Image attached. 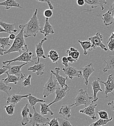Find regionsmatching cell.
I'll return each instance as SVG.
<instances>
[{
  "mask_svg": "<svg viewBox=\"0 0 114 126\" xmlns=\"http://www.w3.org/2000/svg\"><path fill=\"white\" fill-rule=\"evenodd\" d=\"M78 42L81 44V47H82L83 49V54L84 55H87L88 53V51H91L93 48V45L92 43L88 40L86 41H81L78 40Z\"/></svg>",
  "mask_w": 114,
  "mask_h": 126,
  "instance_id": "obj_26",
  "label": "cell"
},
{
  "mask_svg": "<svg viewBox=\"0 0 114 126\" xmlns=\"http://www.w3.org/2000/svg\"><path fill=\"white\" fill-rule=\"evenodd\" d=\"M16 25V23H7L4 22L2 21H0V25L4 29L8 32L9 34H11L12 33H15L17 32V30L15 29V26Z\"/></svg>",
  "mask_w": 114,
  "mask_h": 126,
  "instance_id": "obj_25",
  "label": "cell"
},
{
  "mask_svg": "<svg viewBox=\"0 0 114 126\" xmlns=\"http://www.w3.org/2000/svg\"><path fill=\"white\" fill-rule=\"evenodd\" d=\"M18 27L20 29V32L16 35V38L14 40L11 46L4 52V54H9L12 52H17L20 55L23 52L29 50L28 46L25 40L23 25H19Z\"/></svg>",
  "mask_w": 114,
  "mask_h": 126,
  "instance_id": "obj_1",
  "label": "cell"
},
{
  "mask_svg": "<svg viewBox=\"0 0 114 126\" xmlns=\"http://www.w3.org/2000/svg\"><path fill=\"white\" fill-rule=\"evenodd\" d=\"M40 125L39 124H36L35 126H40Z\"/></svg>",
  "mask_w": 114,
  "mask_h": 126,
  "instance_id": "obj_54",
  "label": "cell"
},
{
  "mask_svg": "<svg viewBox=\"0 0 114 126\" xmlns=\"http://www.w3.org/2000/svg\"><path fill=\"white\" fill-rule=\"evenodd\" d=\"M40 105L41 107L40 112L42 115H43L49 114V115L51 116L54 114V113L49 108V106H48V104H47L46 103H40Z\"/></svg>",
  "mask_w": 114,
  "mask_h": 126,
  "instance_id": "obj_31",
  "label": "cell"
},
{
  "mask_svg": "<svg viewBox=\"0 0 114 126\" xmlns=\"http://www.w3.org/2000/svg\"><path fill=\"white\" fill-rule=\"evenodd\" d=\"M113 119V117L112 116H111V117L109 118V119L105 120V119H102L100 118L97 121L92 123L90 125L88 126H103L106 125L108 122L112 121Z\"/></svg>",
  "mask_w": 114,
  "mask_h": 126,
  "instance_id": "obj_33",
  "label": "cell"
},
{
  "mask_svg": "<svg viewBox=\"0 0 114 126\" xmlns=\"http://www.w3.org/2000/svg\"><path fill=\"white\" fill-rule=\"evenodd\" d=\"M6 32V33H9V32H8L7 31H6L5 29H4L2 27H0V32L1 33V32Z\"/></svg>",
  "mask_w": 114,
  "mask_h": 126,
  "instance_id": "obj_52",
  "label": "cell"
},
{
  "mask_svg": "<svg viewBox=\"0 0 114 126\" xmlns=\"http://www.w3.org/2000/svg\"><path fill=\"white\" fill-rule=\"evenodd\" d=\"M57 119L59 123V126H72L68 119L64 118H58Z\"/></svg>",
  "mask_w": 114,
  "mask_h": 126,
  "instance_id": "obj_37",
  "label": "cell"
},
{
  "mask_svg": "<svg viewBox=\"0 0 114 126\" xmlns=\"http://www.w3.org/2000/svg\"><path fill=\"white\" fill-rule=\"evenodd\" d=\"M34 56L33 53L32 52L29 51V50L25 51L19 55V56L14 58V59L7 60L5 61L2 62L4 65H9L11 63L15 62H32L33 63V61L32 60V58Z\"/></svg>",
  "mask_w": 114,
  "mask_h": 126,
  "instance_id": "obj_6",
  "label": "cell"
},
{
  "mask_svg": "<svg viewBox=\"0 0 114 126\" xmlns=\"http://www.w3.org/2000/svg\"><path fill=\"white\" fill-rule=\"evenodd\" d=\"M68 60L67 59V58L65 56H64L62 59V64L65 65V67H67L69 66L68 65Z\"/></svg>",
  "mask_w": 114,
  "mask_h": 126,
  "instance_id": "obj_45",
  "label": "cell"
},
{
  "mask_svg": "<svg viewBox=\"0 0 114 126\" xmlns=\"http://www.w3.org/2000/svg\"><path fill=\"white\" fill-rule=\"evenodd\" d=\"M32 75L31 74H29L27 78H26L25 79L22 81L21 85L23 87L25 86H30L31 87V79L32 78Z\"/></svg>",
  "mask_w": 114,
  "mask_h": 126,
  "instance_id": "obj_38",
  "label": "cell"
},
{
  "mask_svg": "<svg viewBox=\"0 0 114 126\" xmlns=\"http://www.w3.org/2000/svg\"><path fill=\"white\" fill-rule=\"evenodd\" d=\"M35 64L32 66H30L28 68V71H31L33 73H36L38 76L42 75L44 73L45 65L43 63H39Z\"/></svg>",
  "mask_w": 114,
  "mask_h": 126,
  "instance_id": "obj_19",
  "label": "cell"
},
{
  "mask_svg": "<svg viewBox=\"0 0 114 126\" xmlns=\"http://www.w3.org/2000/svg\"><path fill=\"white\" fill-rule=\"evenodd\" d=\"M66 53L68 56L72 57L75 60L78 61L80 55L79 51L76 48L73 47L69 48L68 50H66Z\"/></svg>",
  "mask_w": 114,
  "mask_h": 126,
  "instance_id": "obj_30",
  "label": "cell"
},
{
  "mask_svg": "<svg viewBox=\"0 0 114 126\" xmlns=\"http://www.w3.org/2000/svg\"><path fill=\"white\" fill-rule=\"evenodd\" d=\"M47 57H49L53 63H55L56 64H57V62L60 58L58 52L54 49H51L49 51Z\"/></svg>",
  "mask_w": 114,
  "mask_h": 126,
  "instance_id": "obj_32",
  "label": "cell"
},
{
  "mask_svg": "<svg viewBox=\"0 0 114 126\" xmlns=\"http://www.w3.org/2000/svg\"><path fill=\"white\" fill-rule=\"evenodd\" d=\"M92 44L93 48L96 49V47H99L104 51H107L108 48L106 46L102 43L103 35L100 34L99 32H97V33L91 37H90L88 39Z\"/></svg>",
  "mask_w": 114,
  "mask_h": 126,
  "instance_id": "obj_7",
  "label": "cell"
},
{
  "mask_svg": "<svg viewBox=\"0 0 114 126\" xmlns=\"http://www.w3.org/2000/svg\"></svg>",
  "mask_w": 114,
  "mask_h": 126,
  "instance_id": "obj_57",
  "label": "cell"
},
{
  "mask_svg": "<svg viewBox=\"0 0 114 126\" xmlns=\"http://www.w3.org/2000/svg\"><path fill=\"white\" fill-rule=\"evenodd\" d=\"M0 47L4 48L6 46H11L10 43L9 37H0Z\"/></svg>",
  "mask_w": 114,
  "mask_h": 126,
  "instance_id": "obj_35",
  "label": "cell"
},
{
  "mask_svg": "<svg viewBox=\"0 0 114 126\" xmlns=\"http://www.w3.org/2000/svg\"><path fill=\"white\" fill-rule=\"evenodd\" d=\"M40 32L43 33L45 37H46L49 34L54 33L53 29L51 24L49 23V19L48 18H46L44 26L42 28H41Z\"/></svg>",
  "mask_w": 114,
  "mask_h": 126,
  "instance_id": "obj_21",
  "label": "cell"
},
{
  "mask_svg": "<svg viewBox=\"0 0 114 126\" xmlns=\"http://www.w3.org/2000/svg\"><path fill=\"white\" fill-rule=\"evenodd\" d=\"M60 68L59 67H56L54 71L51 70L50 71L51 73L55 76V79L58 82L60 86L62 88H64L65 87H67L68 85L66 84V81L68 79V77L65 78L59 74Z\"/></svg>",
  "mask_w": 114,
  "mask_h": 126,
  "instance_id": "obj_15",
  "label": "cell"
},
{
  "mask_svg": "<svg viewBox=\"0 0 114 126\" xmlns=\"http://www.w3.org/2000/svg\"><path fill=\"white\" fill-rule=\"evenodd\" d=\"M85 4L89 5L92 9L100 7L101 10L104 9V5L107 3V0H84Z\"/></svg>",
  "mask_w": 114,
  "mask_h": 126,
  "instance_id": "obj_16",
  "label": "cell"
},
{
  "mask_svg": "<svg viewBox=\"0 0 114 126\" xmlns=\"http://www.w3.org/2000/svg\"><path fill=\"white\" fill-rule=\"evenodd\" d=\"M65 74L70 79H72L74 77L81 78L82 76V72L81 70L78 69L77 68L69 66L67 67L62 68Z\"/></svg>",
  "mask_w": 114,
  "mask_h": 126,
  "instance_id": "obj_11",
  "label": "cell"
},
{
  "mask_svg": "<svg viewBox=\"0 0 114 126\" xmlns=\"http://www.w3.org/2000/svg\"><path fill=\"white\" fill-rule=\"evenodd\" d=\"M30 113V109L28 108V104H27L22 109L21 114L22 117V120L21 121V123L22 126H25L27 124H28L30 122L29 118H28V115Z\"/></svg>",
  "mask_w": 114,
  "mask_h": 126,
  "instance_id": "obj_23",
  "label": "cell"
},
{
  "mask_svg": "<svg viewBox=\"0 0 114 126\" xmlns=\"http://www.w3.org/2000/svg\"><path fill=\"white\" fill-rule=\"evenodd\" d=\"M8 71V68L6 65H3L0 69V75L6 73Z\"/></svg>",
  "mask_w": 114,
  "mask_h": 126,
  "instance_id": "obj_44",
  "label": "cell"
},
{
  "mask_svg": "<svg viewBox=\"0 0 114 126\" xmlns=\"http://www.w3.org/2000/svg\"><path fill=\"white\" fill-rule=\"evenodd\" d=\"M77 3L79 6H83L85 3L84 0H77Z\"/></svg>",
  "mask_w": 114,
  "mask_h": 126,
  "instance_id": "obj_47",
  "label": "cell"
},
{
  "mask_svg": "<svg viewBox=\"0 0 114 126\" xmlns=\"http://www.w3.org/2000/svg\"><path fill=\"white\" fill-rule=\"evenodd\" d=\"M5 74L7 75V77L6 78L4 79H2L3 82L6 84H8L10 83H13L15 84H16L17 82L20 80H21L22 79L16 76V75H11L10 74L7 72Z\"/></svg>",
  "mask_w": 114,
  "mask_h": 126,
  "instance_id": "obj_27",
  "label": "cell"
},
{
  "mask_svg": "<svg viewBox=\"0 0 114 126\" xmlns=\"http://www.w3.org/2000/svg\"><path fill=\"white\" fill-rule=\"evenodd\" d=\"M100 82L103 83L105 85L104 94L106 98L108 97V94L111 93L114 95L113 92L114 90V76L113 74H110L108 76L106 81H103L100 80Z\"/></svg>",
  "mask_w": 114,
  "mask_h": 126,
  "instance_id": "obj_10",
  "label": "cell"
},
{
  "mask_svg": "<svg viewBox=\"0 0 114 126\" xmlns=\"http://www.w3.org/2000/svg\"><path fill=\"white\" fill-rule=\"evenodd\" d=\"M48 124L49 126H59V123L57 118H53L48 122Z\"/></svg>",
  "mask_w": 114,
  "mask_h": 126,
  "instance_id": "obj_40",
  "label": "cell"
},
{
  "mask_svg": "<svg viewBox=\"0 0 114 126\" xmlns=\"http://www.w3.org/2000/svg\"><path fill=\"white\" fill-rule=\"evenodd\" d=\"M97 106V104L92 103L88 107H85L84 109L81 110L79 111L80 113L85 114V115L89 116L93 120H96L97 118L96 115L95 109Z\"/></svg>",
  "mask_w": 114,
  "mask_h": 126,
  "instance_id": "obj_14",
  "label": "cell"
},
{
  "mask_svg": "<svg viewBox=\"0 0 114 126\" xmlns=\"http://www.w3.org/2000/svg\"><path fill=\"white\" fill-rule=\"evenodd\" d=\"M100 79L99 78H98L97 79L94 80L92 81L91 83L93 90V97H94V101L93 102H95L97 101L98 99L97 97V94L99 91L102 92V89L101 88L100 85Z\"/></svg>",
  "mask_w": 114,
  "mask_h": 126,
  "instance_id": "obj_20",
  "label": "cell"
},
{
  "mask_svg": "<svg viewBox=\"0 0 114 126\" xmlns=\"http://www.w3.org/2000/svg\"><path fill=\"white\" fill-rule=\"evenodd\" d=\"M12 89V87L8 86L7 84H6L3 81L2 79H1L0 81V90L1 91H3L6 93L8 95L9 94V92Z\"/></svg>",
  "mask_w": 114,
  "mask_h": 126,
  "instance_id": "obj_34",
  "label": "cell"
},
{
  "mask_svg": "<svg viewBox=\"0 0 114 126\" xmlns=\"http://www.w3.org/2000/svg\"><path fill=\"white\" fill-rule=\"evenodd\" d=\"M75 106V103L71 105H63L59 111V114L62 115L64 118L68 119L71 116V108Z\"/></svg>",
  "mask_w": 114,
  "mask_h": 126,
  "instance_id": "obj_18",
  "label": "cell"
},
{
  "mask_svg": "<svg viewBox=\"0 0 114 126\" xmlns=\"http://www.w3.org/2000/svg\"><path fill=\"white\" fill-rule=\"evenodd\" d=\"M112 14V12L109 9L107 12L101 15L102 20L105 26H107L113 24L114 20Z\"/></svg>",
  "mask_w": 114,
  "mask_h": 126,
  "instance_id": "obj_22",
  "label": "cell"
},
{
  "mask_svg": "<svg viewBox=\"0 0 114 126\" xmlns=\"http://www.w3.org/2000/svg\"><path fill=\"white\" fill-rule=\"evenodd\" d=\"M107 45H108V47L109 49L111 51H113L114 50V39H112L110 40H108L107 42Z\"/></svg>",
  "mask_w": 114,
  "mask_h": 126,
  "instance_id": "obj_42",
  "label": "cell"
},
{
  "mask_svg": "<svg viewBox=\"0 0 114 126\" xmlns=\"http://www.w3.org/2000/svg\"><path fill=\"white\" fill-rule=\"evenodd\" d=\"M15 107V104H11L9 105L5 106L4 107V108L5 109V110H6L8 115H12L14 113Z\"/></svg>",
  "mask_w": 114,
  "mask_h": 126,
  "instance_id": "obj_36",
  "label": "cell"
},
{
  "mask_svg": "<svg viewBox=\"0 0 114 126\" xmlns=\"http://www.w3.org/2000/svg\"><path fill=\"white\" fill-rule=\"evenodd\" d=\"M26 98L28 99L30 106L32 107H34L38 102L39 103L46 102L45 100H43L42 99L37 98V97L33 96L31 94H30V95L27 97H26Z\"/></svg>",
  "mask_w": 114,
  "mask_h": 126,
  "instance_id": "obj_29",
  "label": "cell"
},
{
  "mask_svg": "<svg viewBox=\"0 0 114 126\" xmlns=\"http://www.w3.org/2000/svg\"><path fill=\"white\" fill-rule=\"evenodd\" d=\"M75 100V106L78 107L81 105H84L85 107H88L91 104L94 103L93 96H90L87 93V90H84L83 89L79 90V92Z\"/></svg>",
  "mask_w": 114,
  "mask_h": 126,
  "instance_id": "obj_3",
  "label": "cell"
},
{
  "mask_svg": "<svg viewBox=\"0 0 114 126\" xmlns=\"http://www.w3.org/2000/svg\"><path fill=\"white\" fill-rule=\"evenodd\" d=\"M29 63L30 62H26V63H24L22 64L17 65H11L10 64L5 65H6L8 68L7 72L9 74H11V75H16V76L20 78L21 79H23L25 78V75L22 72L21 69L23 66H24L25 65H26Z\"/></svg>",
  "mask_w": 114,
  "mask_h": 126,
  "instance_id": "obj_8",
  "label": "cell"
},
{
  "mask_svg": "<svg viewBox=\"0 0 114 126\" xmlns=\"http://www.w3.org/2000/svg\"><path fill=\"white\" fill-rule=\"evenodd\" d=\"M1 6L4 7V9L9 10L11 7H17L19 8H22L20 4L17 2L15 0H6L3 2L0 3Z\"/></svg>",
  "mask_w": 114,
  "mask_h": 126,
  "instance_id": "obj_24",
  "label": "cell"
},
{
  "mask_svg": "<svg viewBox=\"0 0 114 126\" xmlns=\"http://www.w3.org/2000/svg\"><path fill=\"white\" fill-rule=\"evenodd\" d=\"M33 116L30 118L29 123L32 126H35L36 124H39L42 126H46L48 124L50 120L48 118L43 117L41 114L37 112L34 107H33Z\"/></svg>",
  "mask_w": 114,
  "mask_h": 126,
  "instance_id": "obj_5",
  "label": "cell"
},
{
  "mask_svg": "<svg viewBox=\"0 0 114 126\" xmlns=\"http://www.w3.org/2000/svg\"><path fill=\"white\" fill-rule=\"evenodd\" d=\"M7 50L4 49V48H2L1 47L0 48V55L1 56H3L4 54V52H6Z\"/></svg>",
  "mask_w": 114,
  "mask_h": 126,
  "instance_id": "obj_50",
  "label": "cell"
},
{
  "mask_svg": "<svg viewBox=\"0 0 114 126\" xmlns=\"http://www.w3.org/2000/svg\"><path fill=\"white\" fill-rule=\"evenodd\" d=\"M97 113L99 115L100 118L102 119L107 120L109 119L108 113L105 110H97Z\"/></svg>",
  "mask_w": 114,
  "mask_h": 126,
  "instance_id": "obj_39",
  "label": "cell"
},
{
  "mask_svg": "<svg viewBox=\"0 0 114 126\" xmlns=\"http://www.w3.org/2000/svg\"><path fill=\"white\" fill-rule=\"evenodd\" d=\"M107 105L108 106H109L110 107V108L111 109V110H113L114 111V100L111 101V102H109L107 103Z\"/></svg>",
  "mask_w": 114,
  "mask_h": 126,
  "instance_id": "obj_46",
  "label": "cell"
},
{
  "mask_svg": "<svg viewBox=\"0 0 114 126\" xmlns=\"http://www.w3.org/2000/svg\"><path fill=\"white\" fill-rule=\"evenodd\" d=\"M44 16L46 17V18L49 19L50 17H51L53 15V12L52 11V10L49 9H46L44 12Z\"/></svg>",
  "mask_w": 114,
  "mask_h": 126,
  "instance_id": "obj_41",
  "label": "cell"
},
{
  "mask_svg": "<svg viewBox=\"0 0 114 126\" xmlns=\"http://www.w3.org/2000/svg\"><path fill=\"white\" fill-rule=\"evenodd\" d=\"M38 10L36 9L30 20L23 25V33L25 38L33 36L35 37L37 33L40 32V27L38 18L37 16Z\"/></svg>",
  "mask_w": 114,
  "mask_h": 126,
  "instance_id": "obj_2",
  "label": "cell"
},
{
  "mask_svg": "<svg viewBox=\"0 0 114 126\" xmlns=\"http://www.w3.org/2000/svg\"><path fill=\"white\" fill-rule=\"evenodd\" d=\"M112 39H114V32L111 34V36H110V37L108 39V40H111Z\"/></svg>",
  "mask_w": 114,
  "mask_h": 126,
  "instance_id": "obj_53",
  "label": "cell"
},
{
  "mask_svg": "<svg viewBox=\"0 0 114 126\" xmlns=\"http://www.w3.org/2000/svg\"><path fill=\"white\" fill-rule=\"evenodd\" d=\"M70 88H69L68 87V86L65 87L64 88H60V87L58 88L56 90L55 93V94H56L55 98L54 99V100L52 102L49 103L48 104V106H50L52 104H53V103H57V102L62 100V99L66 95V93L68 91H69L70 90Z\"/></svg>",
  "mask_w": 114,
  "mask_h": 126,
  "instance_id": "obj_13",
  "label": "cell"
},
{
  "mask_svg": "<svg viewBox=\"0 0 114 126\" xmlns=\"http://www.w3.org/2000/svg\"><path fill=\"white\" fill-rule=\"evenodd\" d=\"M37 1L42 2V3H44L46 2L48 4V6H49V8L51 10H53L54 9V7L52 5V4L51 3V0H36Z\"/></svg>",
  "mask_w": 114,
  "mask_h": 126,
  "instance_id": "obj_43",
  "label": "cell"
},
{
  "mask_svg": "<svg viewBox=\"0 0 114 126\" xmlns=\"http://www.w3.org/2000/svg\"><path fill=\"white\" fill-rule=\"evenodd\" d=\"M113 17H114V16H113Z\"/></svg>",
  "mask_w": 114,
  "mask_h": 126,
  "instance_id": "obj_56",
  "label": "cell"
},
{
  "mask_svg": "<svg viewBox=\"0 0 114 126\" xmlns=\"http://www.w3.org/2000/svg\"><path fill=\"white\" fill-rule=\"evenodd\" d=\"M81 70L82 72V77L86 85H88L89 78L91 75L95 71L92 63H89L84 67L81 68Z\"/></svg>",
  "mask_w": 114,
  "mask_h": 126,
  "instance_id": "obj_9",
  "label": "cell"
},
{
  "mask_svg": "<svg viewBox=\"0 0 114 126\" xmlns=\"http://www.w3.org/2000/svg\"><path fill=\"white\" fill-rule=\"evenodd\" d=\"M109 9L112 12V13H114V2L112 3V4L111 5V6L110 7Z\"/></svg>",
  "mask_w": 114,
  "mask_h": 126,
  "instance_id": "obj_51",
  "label": "cell"
},
{
  "mask_svg": "<svg viewBox=\"0 0 114 126\" xmlns=\"http://www.w3.org/2000/svg\"><path fill=\"white\" fill-rule=\"evenodd\" d=\"M59 84L57 80L52 78V74H50V77L46 83L43 89L42 95L44 98L48 97L49 94L55 93L56 90L59 88Z\"/></svg>",
  "mask_w": 114,
  "mask_h": 126,
  "instance_id": "obj_4",
  "label": "cell"
},
{
  "mask_svg": "<svg viewBox=\"0 0 114 126\" xmlns=\"http://www.w3.org/2000/svg\"><path fill=\"white\" fill-rule=\"evenodd\" d=\"M30 94H12L11 95H9L7 99H6V103L7 104H13L16 105L18 102H19L23 98L27 97Z\"/></svg>",
  "mask_w": 114,
  "mask_h": 126,
  "instance_id": "obj_17",
  "label": "cell"
},
{
  "mask_svg": "<svg viewBox=\"0 0 114 126\" xmlns=\"http://www.w3.org/2000/svg\"><path fill=\"white\" fill-rule=\"evenodd\" d=\"M47 40V38L46 37L42 39L38 44L35 45V53L36 57L33 59V60H35L37 59V61L34 63L37 64L39 63V60L40 58H42L43 59H46L47 57L45 55L44 51L43 48V43Z\"/></svg>",
  "mask_w": 114,
  "mask_h": 126,
  "instance_id": "obj_12",
  "label": "cell"
},
{
  "mask_svg": "<svg viewBox=\"0 0 114 126\" xmlns=\"http://www.w3.org/2000/svg\"><path fill=\"white\" fill-rule=\"evenodd\" d=\"M67 59H68V62H70V63H75V62L77 61V60H75L74 58H72V57H71V56H68L67 57Z\"/></svg>",
  "mask_w": 114,
  "mask_h": 126,
  "instance_id": "obj_48",
  "label": "cell"
},
{
  "mask_svg": "<svg viewBox=\"0 0 114 126\" xmlns=\"http://www.w3.org/2000/svg\"><path fill=\"white\" fill-rule=\"evenodd\" d=\"M40 126H43L42 125H40Z\"/></svg>",
  "mask_w": 114,
  "mask_h": 126,
  "instance_id": "obj_55",
  "label": "cell"
},
{
  "mask_svg": "<svg viewBox=\"0 0 114 126\" xmlns=\"http://www.w3.org/2000/svg\"><path fill=\"white\" fill-rule=\"evenodd\" d=\"M104 62L106 63V65L105 67L103 69L104 72H106L108 70H110L112 72L114 69V55L110 56L107 60H104Z\"/></svg>",
  "mask_w": 114,
  "mask_h": 126,
  "instance_id": "obj_28",
  "label": "cell"
},
{
  "mask_svg": "<svg viewBox=\"0 0 114 126\" xmlns=\"http://www.w3.org/2000/svg\"><path fill=\"white\" fill-rule=\"evenodd\" d=\"M9 37L10 40H15V39L16 38V35L14 34V33H12L11 34H10V35L9 36Z\"/></svg>",
  "mask_w": 114,
  "mask_h": 126,
  "instance_id": "obj_49",
  "label": "cell"
}]
</instances>
